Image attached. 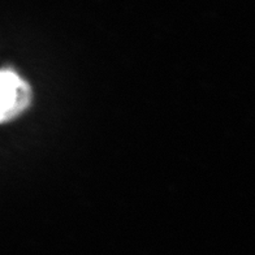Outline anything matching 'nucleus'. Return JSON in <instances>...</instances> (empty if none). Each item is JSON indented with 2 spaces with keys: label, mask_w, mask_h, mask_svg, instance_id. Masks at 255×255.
<instances>
[{
  "label": "nucleus",
  "mask_w": 255,
  "mask_h": 255,
  "mask_svg": "<svg viewBox=\"0 0 255 255\" xmlns=\"http://www.w3.org/2000/svg\"><path fill=\"white\" fill-rule=\"evenodd\" d=\"M1 84V121L13 120L16 116L26 110L31 102L30 86L12 69H3L0 76Z\"/></svg>",
  "instance_id": "obj_1"
}]
</instances>
